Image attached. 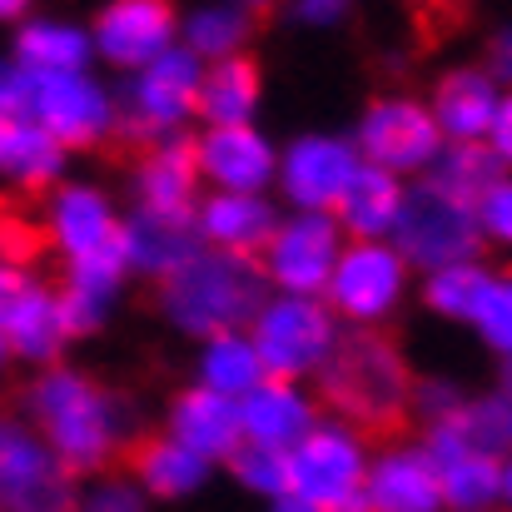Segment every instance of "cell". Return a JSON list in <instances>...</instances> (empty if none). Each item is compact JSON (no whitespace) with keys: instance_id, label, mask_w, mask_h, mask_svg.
I'll use <instances>...</instances> for the list:
<instances>
[{"instance_id":"cell-5","label":"cell","mask_w":512,"mask_h":512,"mask_svg":"<svg viewBox=\"0 0 512 512\" xmlns=\"http://www.w3.org/2000/svg\"><path fill=\"white\" fill-rule=\"evenodd\" d=\"M443 130L433 120V110L413 95H383L368 105L363 125H358V150L363 165L388 174H428L433 160L443 155Z\"/></svg>"},{"instance_id":"cell-21","label":"cell","mask_w":512,"mask_h":512,"mask_svg":"<svg viewBox=\"0 0 512 512\" xmlns=\"http://www.w3.org/2000/svg\"><path fill=\"white\" fill-rule=\"evenodd\" d=\"M194 184H199V140H189V135H170V140L140 165L145 209L194 214Z\"/></svg>"},{"instance_id":"cell-33","label":"cell","mask_w":512,"mask_h":512,"mask_svg":"<svg viewBox=\"0 0 512 512\" xmlns=\"http://www.w3.org/2000/svg\"><path fill=\"white\" fill-rule=\"evenodd\" d=\"M85 60V35L65 25H30L20 35V70L30 75H75Z\"/></svg>"},{"instance_id":"cell-11","label":"cell","mask_w":512,"mask_h":512,"mask_svg":"<svg viewBox=\"0 0 512 512\" xmlns=\"http://www.w3.org/2000/svg\"><path fill=\"white\" fill-rule=\"evenodd\" d=\"M334 264H339V224H334V214L294 219V224L279 229V234L269 239V249H264V269H269V279L289 284L294 294L329 289Z\"/></svg>"},{"instance_id":"cell-45","label":"cell","mask_w":512,"mask_h":512,"mask_svg":"<svg viewBox=\"0 0 512 512\" xmlns=\"http://www.w3.org/2000/svg\"><path fill=\"white\" fill-rule=\"evenodd\" d=\"M90 512H140V498H135V488H125V483H110L105 493H95Z\"/></svg>"},{"instance_id":"cell-37","label":"cell","mask_w":512,"mask_h":512,"mask_svg":"<svg viewBox=\"0 0 512 512\" xmlns=\"http://www.w3.org/2000/svg\"><path fill=\"white\" fill-rule=\"evenodd\" d=\"M234 473H239L249 488H259V493H274V498H289V493H294L289 448H264V443L239 448V453H234Z\"/></svg>"},{"instance_id":"cell-12","label":"cell","mask_w":512,"mask_h":512,"mask_svg":"<svg viewBox=\"0 0 512 512\" xmlns=\"http://www.w3.org/2000/svg\"><path fill=\"white\" fill-rule=\"evenodd\" d=\"M498 105H503V90L493 85V75L483 65L448 70L433 85V100H428V110H433V120H438L448 145H488Z\"/></svg>"},{"instance_id":"cell-17","label":"cell","mask_w":512,"mask_h":512,"mask_svg":"<svg viewBox=\"0 0 512 512\" xmlns=\"http://www.w3.org/2000/svg\"><path fill=\"white\" fill-rule=\"evenodd\" d=\"M239 438H244V423H239L234 398L194 388L174 403V443L189 448L194 458H234Z\"/></svg>"},{"instance_id":"cell-8","label":"cell","mask_w":512,"mask_h":512,"mask_svg":"<svg viewBox=\"0 0 512 512\" xmlns=\"http://www.w3.org/2000/svg\"><path fill=\"white\" fill-rule=\"evenodd\" d=\"M289 468H294V493L289 498H304L319 512L363 493V478H368L363 443L343 428H309L299 438V448L289 453Z\"/></svg>"},{"instance_id":"cell-40","label":"cell","mask_w":512,"mask_h":512,"mask_svg":"<svg viewBox=\"0 0 512 512\" xmlns=\"http://www.w3.org/2000/svg\"><path fill=\"white\" fill-rule=\"evenodd\" d=\"M463 408V393L453 378H413V418H423L428 428L453 418Z\"/></svg>"},{"instance_id":"cell-13","label":"cell","mask_w":512,"mask_h":512,"mask_svg":"<svg viewBox=\"0 0 512 512\" xmlns=\"http://www.w3.org/2000/svg\"><path fill=\"white\" fill-rule=\"evenodd\" d=\"M368 508L373 512H443L438 468L423 443H393L363 478Z\"/></svg>"},{"instance_id":"cell-31","label":"cell","mask_w":512,"mask_h":512,"mask_svg":"<svg viewBox=\"0 0 512 512\" xmlns=\"http://www.w3.org/2000/svg\"><path fill=\"white\" fill-rule=\"evenodd\" d=\"M503 174L508 170L498 165V155H493L488 145H443V155L433 160L428 179L443 184V189H453L458 199H473V204H478Z\"/></svg>"},{"instance_id":"cell-20","label":"cell","mask_w":512,"mask_h":512,"mask_svg":"<svg viewBox=\"0 0 512 512\" xmlns=\"http://www.w3.org/2000/svg\"><path fill=\"white\" fill-rule=\"evenodd\" d=\"M398 209H403V179L388 170H373V165H358V174L348 179V189L329 214L353 239H383V234H393Z\"/></svg>"},{"instance_id":"cell-54","label":"cell","mask_w":512,"mask_h":512,"mask_svg":"<svg viewBox=\"0 0 512 512\" xmlns=\"http://www.w3.org/2000/svg\"><path fill=\"white\" fill-rule=\"evenodd\" d=\"M0 135H5V120H0Z\"/></svg>"},{"instance_id":"cell-16","label":"cell","mask_w":512,"mask_h":512,"mask_svg":"<svg viewBox=\"0 0 512 512\" xmlns=\"http://www.w3.org/2000/svg\"><path fill=\"white\" fill-rule=\"evenodd\" d=\"M358 165L363 160L339 140H299L289 165H284V189L309 209H334L348 179L358 174Z\"/></svg>"},{"instance_id":"cell-10","label":"cell","mask_w":512,"mask_h":512,"mask_svg":"<svg viewBox=\"0 0 512 512\" xmlns=\"http://www.w3.org/2000/svg\"><path fill=\"white\" fill-rule=\"evenodd\" d=\"M30 125H40L60 150H90L105 140L110 110L80 75H30Z\"/></svg>"},{"instance_id":"cell-42","label":"cell","mask_w":512,"mask_h":512,"mask_svg":"<svg viewBox=\"0 0 512 512\" xmlns=\"http://www.w3.org/2000/svg\"><path fill=\"white\" fill-rule=\"evenodd\" d=\"M0 120H30V70L0 65Z\"/></svg>"},{"instance_id":"cell-24","label":"cell","mask_w":512,"mask_h":512,"mask_svg":"<svg viewBox=\"0 0 512 512\" xmlns=\"http://www.w3.org/2000/svg\"><path fill=\"white\" fill-rule=\"evenodd\" d=\"M199 224H204V234L224 254H244V259H259V249H269V239L279 234L269 204H259L254 194H219V199H209Z\"/></svg>"},{"instance_id":"cell-52","label":"cell","mask_w":512,"mask_h":512,"mask_svg":"<svg viewBox=\"0 0 512 512\" xmlns=\"http://www.w3.org/2000/svg\"><path fill=\"white\" fill-rule=\"evenodd\" d=\"M279 512H319V508H309L304 498H284V503H279Z\"/></svg>"},{"instance_id":"cell-23","label":"cell","mask_w":512,"mask_h":512,"mask_svg":"<svg viewBox=\"0 0 512 512\" xmlns=\"http://www.w3.org/2000/svg\"><path fill=\"white\" fill-rule=\"evenodd\" d=\"M194 95H199L194 55H189V50H174V55H160V60L145 70V80H140V90H135V100H130V115H140V120L170 130L174 115L194 110Z\"/></svg>"},{"instance_id":"cell-50","label":"cell","mask_w":512,"mask_h":512,"mask_svg":"<svg viewBox=\"0 0 512 512\" xmlns=\"http://www.w3.org/2000/svg\"><path fill=\"white\" fill-rule=\"evenodd\" d=\"M25 5H30V0H0V20H15Z\"/></svg>"},{"instance_id":"cell-49","label":"cell","mask_w":512,"mask_h":512,"mask_svg":"<svg viewBox=\"0 0 512 512\" xmlns=\"http://www.w3.org/2000/svg\"><path fill=\"white\" fill-rule=\"evenodd\" d=\"M498 503H503V508L512 512V458L503 463V498H498Z\"/></svg>"},{"instance_id":"cell-30","label":"cell","mask_w":512,"mask_h":512,"mask_svg":"<svg viewBox=\"0 0 512 512\" xmlns=\"http://www.w3.org/2000/svg\"><path fill=\"white\" fill-rule=\"evenodd\" d=\"M493 269L483 259H468V264H453V269H438L423 279V304L438 314V319H453V324H468L483 289H488Z\"/></svg>"},{"instance_id":"cell-9","label":"cell","mask_w":512,"mask_h":512,"mask_svg":"<svg viewBox=\"0 0 512 512\" xmlns=\"http://www.w3.org/2000/svg\"><path fill=\"white\" fill-rule=\"evenodd\" d=\"M403 284H408V264L398 259V249L383 239H358L353 249L339 254L329 294H334V309H343L348 319L378 324L403 299Z\"/></svg>"},{"instance_id":"cell-14","label":"cell","mask_w":512,"mask_h":512,"mask_svg":"<svg viewBox=\"0 0 512 512\" xmlns=\"http://www.w3.org/2000/svg\"><path fill=\"white\" fill-rule=\"evenodd\" d=\"M433 468H438V488H443V508L453 512H493L503 498V463L483 458L473 448H463L458 438H448L443 428H428L423 438Z\"/></svg>"},{"instance_id":"cell-26","label":"cell","mask_w":512,"mask_h":512,"mask_svg":"<svg viewBox=\"0 0 512 512\" xmlns=\"http://www.w3.org/2000/svg\"><path fill=\"white\" fill-rule=\"evenodd\" d=\"M239 423H244V438L264 443V448H294L314 418L304 408V398L289 388V383H264L249 393V403L239 408Z\"/></svg>"},{"instance_id":"cell-4","label":"cell","mask_w":512,"mask_h":512,"mask_svg":"<svg viewBox=\"0 0 512 512\" xmlns=\"http://www.w3.org/2000/svg\"><path fill=\"white\" fill-rule=\"evenodd\" d=\"M393 249L408 269H423V274L478 259L483 254L478 204L458 199L453 189H443L423 174L413 189H403V209L393 219Z\"/></svg>"},{"instance_id":"cell-34","label":"cell","mask_w":512,"mask_h":512,"mask_svg":"<svg viewBox=\"0 0 512 512\" xmlns=\"http://www.w3.org/2000/svg\"><path fill=\"white\" fill-rule=\"evenodd\" d=\"M55 244V229L35 224L25 209H15L10 194H0V264L5 269H30L50 254Z\"/></svg>"},{"instance_id":"cell-41","label":"cell","mask_w":512,"mask_h":512,"mask_svg":"<svg viewBox=\"0 0 512 512\" xmlns=\"http://www.w3.org/2000/svg\"><path fill=\"white\" fill-rule=\"evenodd\" d=\"M55 309H60L65 339H80V334H90V329L100 324V299H90V294L75 289V284H65V289L55 294Z\"/></svg>"},{"instance_id":"cell-6","label":"cell","mask_w":512,"mask_h":512,"mask_svg":"<svg viewBox=\"0 0 512 512\" xmlns=\"http://www.w3.org/2000/svg\"><path fill=\"white\" fill-rule=\"evenodd\" d=\"M329 348H334V319H329V309H319L309 299H284L259 314L254 353H259V368L269 373V383H289L294 373L319 368L329 358Z\"/></svg>"},{"instance_id":"cell-25","label":"cell","mask_w":512,"mask_h":512,"mask_svg":"<svg viewBox=\"0 0 512 512\" xmlns=\"http://www.w3.org/2000/svg\"><path fill=\"white\" fill-rule=\"evenodd\" d=\"M433 428H443L448 438H458L463 448H473L483 458L508 463L512 458V393L508 388H488L478 398H463V408L453 418L433 423Z\"/></svg>"},{"instance_id":"cell-27","label":"cell","mask_w":512,"mask_h":512,"mask_svg":"<svg viewBox=\"0 0 512 512\" xmlns=\"http://www.w3.org/2000/svg\"><path fill=\"white\" fill-rule=\"evenodd\" d=\"M254 100H259V65L249 55H229L199 80L194 110L209 115L214 125H244Z\"/></svg>"},{"instance_id":"cell-48","label":"cell","mask_w":512,"mask_h":512,"mask_svg":"<svg viewBox=\"0 0 512 512\" xmlns=\"http://www.w3.org/2000/svg\"><path fill=\"white\" fill-rule=\"evenodd\" d=\"M269 10H274V0H244V15H249V20H264Z\"/></svg>"},{"instance_id":"cell-32","label":"cell","mask_w":512,"mask_h":512,"mask_svg":"<svg viewBox=\"0 0 512 512\" xmlns=\"http://www.w3.org/2000/svg\"><path fill=\"white\" fill-rule=\"evenodd\" d=\"M55 239H60V249L75 259V254H85V249H95L110 229H115V219H110V209H105V199L95 194V189H65L60 194V204H55Z\"/></svg>"},{"instance_id":"cell-38","label":"cell","mask_w":512,"mask_h":512,"mask_svg":"<svg viewBox=\"0 0 512 512\" xmlns=\"http://www.w3.org/2000/svg\"><path fill=\"white\" fill-rule=\"evenodd\" d=\"M249 30H254V20H249L244 10H199V15L189 20V45H194L199 55L229 60L234 45H239Z\"/></svg>"},{"instance_id":"cell-7","label":"cell","mask_w":512,"mask_h":512,"mask_svg":"<svg viewBox=\"0 0 512 512\" xmlns=\"http://www.w3.org/2000/svg\"><path fill=\"white\" fill-rule=\"evenodd\" d=\"M75 478L55 453H45L20 423L0 418V508L10 512H70Z\"/></svg>"},{"instance_id":"cell-2","label":"cell","mask_w":512,"mask_h":512,"mask_svg":"<svg viewBox=\"0 0 512 512\" xmlns=\"http://www.w3.org/2000/svg\"><path fill=\"white\" fill-rule=\"evenodd\" d=\"M264 264L244 259V254H224V249H199L189 264H179L160 284V304L179 329L189 334H209V339H229L239 324H249L264 309Z\"/></svg>"},{"instance_id":"cell-44","label":"cell","mask_w":512,"mask_h":512,"mask_svg":"<svg viewBox=\"0 0 512 512\" xmlns=\"http://www.w3.org/2000/svg\"><path fill=\"white\" fill-rule=\"evenodd\" d=\"M488 150H493L498 165L512 174V90H503V105H498V120H493V135H488Z\"/></svg>"},{"instance_id":"cell-39","label":"cell","mask_w":512,"mask_h":512,"mask_svg":"<svg viewBox=\"0 0 512 512\" xmlns=\"http://www.w3.org/2000/svg\"><path fill=\"white\" fill-rule=\"evenodd\" d=\"M478 229H483V244H498L512 254V174H503L478 199Z\"/></svg>"},{"instance_id":"cell-46","label":"cell","mask_w":512,"mask_h":512,"mask_svg":"<svg viewBox=\"0 0 512 512\" xmlns=\"http://www.w3.org/2000/svg\"><path fill=\"white\" fill-rule=\"evenodd\" d=\"M20 294H25V274L0 264V324H5V314L15 309V299H20Z\"/></svg>"},{"instance_id":"cell-51","label":"cell","mask_w":512,"mask_h":512,"mask_svg":"<svg viewBox=\"0 0 512 512\" xmlns=\"http://www.w3.org/2000/svg\"><path fill=\"white\" fill-rule=\"evenodd\" d=\"M498 388H508V393H512V358H503V363H498Z\"/></svg>"},{"instance_id":"cell-36","label":"cell","mask_w":512,"mask_h":512,"mask_svg":"<svg viewBox=\"0 0 512 512\" xmlns=\"http://www.w3.org/2000/svg\"><path fill=\"white\" fill-rule=\"evenodd\" d=\"M468 324L498 353V363L512 358V269H493V279H488V289H483V299H478Z\"/></svg>"},{"instance_id":"cell-1","label":"cell","mask_w":512,"mask_h":512,"mask_svg":"<svg viewBox=\"0 0 512 512\" xmlns=\"http://www.w3.org/2000/svg\"><path fill=\"white\" fill-rule=\"evenodd\" d=\"M319 388L358 443L378 438L393 448L413 418V368L383 329H353L334 339L319 363Z\"/></svg>"},{"instance_id":"cell-19","label":"cell","mask_w":512,"mask_h":512,"mask_svg":"<svg viewBox=\"0 0 512 512\" xmlns=\"http://www.w3.org/2000/svg\"><path fill=\"white\" fill-rule=\"evenodd\" d=\"M115 468H130L160 498H179V493L199 488V478H204V458H194L189 448H179L174 438H160V433L125 438L115 453Z\"/></svg>"},{"instance_id":"cell-29","label":"cell","mask_w":512,"mask_h":512,"mask_svg":"<svg viewBox=\"0 0 512 512\" xmlns=\"http://www.w3.org/2000/svg\"><path fill=\"white\" fill-rule=\"evenodd\" d=\"M0 334H5V343H15V348L30 353V358H50L55 343L65 339V329H60V309H55V294L25 284V294H20L15 309L5 314Z\"/></svg>"},{"instance_id":"cell-18","label":"cell","mask_w":512,"mask_h":512,"mask_svg":"<svg viewBox=\"0 0 512 512\" xmlns=\"http://www.w3.org/2000/svg\"><path fill=\"white\" fill-rule=\"evenodd\" d=\"M199 170L214 174L229 194H249L274 174V150L249 125H214V135L199 140Z\"/></svg>"},{"instance_id":"cell-3","label":"cell","mask_w":512,"mask_h":512,"mask_svg":"<svg viewBox=\"0 0 512 512\" xmlns=\"http://www.w3.org/2000/svg\"><path fill=\"white\" fill-rule=\"evenodd\" d=\"M30 408L45 428V438L55 443V458L65 463V473H95V468H115L120 453V423H115V403L90 388L80 373H45L30 393Z\"/></svg>"},{"instance_id":"cell-43","label":"cell","mask_w":512,"mask_h":512,"mask_svg":"<svg viewBox=\"0 0 512 512\" xmlns=\"http://www.w3.org/2000/svg\"><path fill=\"white\" fill-rule=\"evenodd\" d=\"M483 70L493 75L498 90H512V20H503V25L488 35V45H483Z\"/></svg>"},{"instance_id":"cell-35","label":"cell","mask_w":512,"mask_h":512,"mask_svg":"<svg viewBox=\"0 0 512 512\" xmlns=\"http://www.w3.org/2000/svg\"><path fill=\"white\" fill-rule=\"evenodd\" d=\"M259 378H264V368H259L254 343L214 339L209 358H204V383H209V393H224V398H234V393H254Z\"/></svg>"},{"instance_id":"cell-28","label":"cell","mask_w":512,"mask_h":512,"mask_svg":"<svg viewBox=\"0 0 512 512\" xmlns=\"http://www.w3.org/2000/svg\"><path fill=\"white\" fill-rule=\"evenodd\" d=\"M0 170L15 174V184H25V189H45L55 179V170H60V145L30 120H5Z\"/></svg>"},{"instance_id":"cell-15","label":"cell","mask_w":512,"mask_h":512,"mask_svg":"<svg viewBox=\"0 0 512 512\" xmlns=\"http://www.w3.org/2000/svg\"><path fill=\"white\" fill-rule=\"evenodd\" d=\"M100 50L115 65H145L160 60V50L174 35V5L170 0H115L100 15Z\"/></svg>"},{"instance_id":"cell-47","label":"cell","mask_w":512,"mask_h":512,"mask_svg":"<svg viewBox=\"0 0 512 512\" xmlns=\"http://www.w3.org/2000/svg\"><path fill=\"white\" fill-rule=\"evenodd\" d=\"M348 10V0H299V15L304 20H334Z\"/></svg>"},{"instance_id":"cell-22","label":"cell","mask_w":512,"mask_h":512,"mask_svg":"<svg viewBox=\"0 0 512 512\" xmlns=\"http://www.w3.org/2000/svg\"><path fill=\"white\" fill-rule=\"evenodd\" d=\"M130 234V259L150 274H174L179 264H189L199 254V229L194 214H160V209H140V219L125 229Z\"/></svg>"},{"instance_id":"cell-53","label":"cell","mask_w":512,"mask_h":512,"mask_svg":"<svg viewBox=\"0 0 512 512\" xmlns=\"http://www.w3.org/2000/svg\"><path fill=\"white\" fill-rule=\"evenodd\" d=\"M0 358H5V334H0Z\"/></svg>"}]
</instances>
